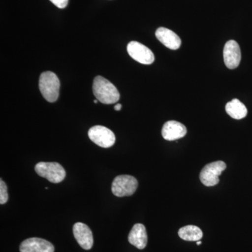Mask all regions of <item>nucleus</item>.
I'll use <instances>...</instances> for the list:
<instances>
[{
    "mask_svg": "<svg viewBox=\"0 0 252 252\" xmlns=\"http://www.w3.org/2000/svg\"><path fill=\"white\" fill-rule=\"evenodd\" d=\"M73 233L77 243L84 250H89L94 245V236L92 231L87 225L84 223H75L73 226Z\"/></svg>",
    "mask_w": 252,
    "mask_h": 252,
    "instance_id": "9",
    "label": "nucleus"
},
{
    "mask_svg": "<svg viewBox=\"0 0 252 252\" xmlns=\"http://www.w3.org/2000/svg\"><path fill=\"white\" fill-rule=\"evenodd\" d=\"M90 140L99 147L109 148L116 142V137L114 132L107 127L102 126H95L89 130Z\"/></svg>",
    "mask_w": 252,
    "mask_h": 252,
    "instance_id": "6",
    "label": "nucleus"
},
{
    "mask_svg": "<svg viewBox=\"0 0 252 252\" xmlns=\"http://www.w3.org/2000/svg\"><path fill=\"white\" fill-rule=\"evenodd\" d=\"M128 241L131 245L139 250H143L146 248L148 242L147 230L142 223H136L132 227L128 235Z\"/></svg>",
    "mask_w": 252,
    "mask_h": 252,
    "instance_id": "13",
    "label": "nucleus"
},
{
    "mask_svg": "<svg viewBox=\"0 0 252 252\" xmlns=\"http://www.w3.org/2000/svg\"><path fill=\"white\" fill-rule=\"evenodd\" d=\"M127 51L132 59L144 64L154 63L155 56L150 49L137 41H131L127 44Z\"/></svg>",
    "mask_w": 252,
    "mask_h": 252,
    "instance_id": "7",
    "label": "nucleus"
},
{
    "mask_svg": "<svg viewBox=\"0 0 252 252\" xmlns=\"http://www.w3.org/2000/svg\"><path fill=\"white\" fill-rule=\"evenodd\" d=\"M54 245L47 240L31 238L24 240L20 245L21 252H54Z\"/></svg>",
    "mask_w": 252,
    "mask_h": 252,
    "instance_id": "10",
    "label": "nucleus"
},
{
    "mask_svg": "<svg viewBox=\"0 0 252 252\" xmlns=\"http://www.w3.org/2000/svg\"><path fill=\"white\" fill-rule=\"evenodd\" d=\"M196 244H197V245H201L202 243H201V242H200V241H197Z\"/></svg>",
    "mask_w": 252,
    "mask_h": 252,
    "instance_id": "19",
    "label": "nucleus"
},
{
    "mask_svg": "<svg viewBox=\"0 0 252 252\" xmlns=\"http://www.w3.org/2000/svg\"><path fill=\"white\" fill-rule=\"evenodd\" d=\"M225 111L230 117L235 119H242L248 115V109L243 102L238 99H232L225 105Z\"/></svg>",
    "mask_w": 252,
    "mask_h": 252,
    "instance_id": "14",
    "label": "nucleus"
},
{
    "mask_svg": "<svg viewBox=\"0 0 252 252\" xmlns=\"http://www.w3.org/2000/svg\"><path fill=\"white\" fill-rule=\"evenodd\" d=\"M156 36L164 46L168 49L177 50L180 49L182 41L180 36L171 30L165 28H159L156 32Z\"/></svg>",
    "mask_w": 252,
    "mask_h": 252,
    "instance_id": "12",
    "label": "nucleus"
},
{
    "mask_svg": "<svg viewBox=\"0 0 252 252\" xmlns=\"http://www.w3.org/2000/svg\"><path fill=\"white\" fill-rule=\"evenodd\" d=\"M93 91L96 99L103 104H114L120 99V94L117 88L101 76L94 78Z\"/></svg>",
    "mask_w": 252,
    "mask_h": 252,
    "instance_id": "1",
    "label": "nucleus"
},
{
    "mask_svg": "<svg viewBox=\"0 0 252 252\" xmlns=\"http://www.w3.org/2000/svg\"><path fill=\"white\" fill-rule=\"evenodd\" d=\"M97 102H98V100H97V99H94V103H95V104H96V103H97Z\"/></svg>",
    "mask_w": 252,
    "mask_h": 252,
    "instance_id": "20",
    "label": "nucleus"
},
{
    "mask_svg": "<svg viewBox=\"0 0 252 252\" xmlns=\"http://www.w3.org/2000/svg\"><path fill=\"white\" fill-rule=\"evenodd\" d=\"M138 187V182L132 176H117L112 185V191L115 196H130L135 193Z\"/></svg>",
    "mask_w": 252,
    "mask_h": 252,
    "instance_id": "4",
    "label": "nucleus"
},
{
    "mask_svg": "<svg viewBox=\"0 0 252 252\" xmlns=\"http://www.w3.org/2000/svg\"><path fill=\"white\" fill-rule=\"evenodd\" d=\"M50 1L59 9H64L67 6L69 0H50Z\"/></svg>",
    "mask_w": 252,
    "mask_h": 252,
    "instance_id": "17",
    "label": "nucleus"
},
{
    "mask_svg": "<svg viewBox=\"0 0 252 252\" xmlns=\"http://www.w3.org/2000/svg\"><path fill=\"white\" fill-rule=\"evenodd\" d=\"M187 127L185 125L175 121H170L164 124L162 135L165 140L173 141L182 138L187 135Z\"/></svg>",
    "mask_w": 252,
    "mask_h": 252,
    "instance_id": "11",
    "label": "nucleus"
},
{
    "mask_svg": "<svg viewBox=\"0 0 252 252\" xmlns=\"http://www.w3.org/2000/svg\"><path fill=\"white\" fill-rule=\"evenodd\" d=\"M7 190V187L4 181L0 180V204L1 205H4L8 201L9 195H8Z\"/></svg>",
    "mask_w": 252,
    "mask_h": 252,
    "instance_id": "16",
    "label": "nucleus"
},
{
    "mask_svg": "<svg viewBox=\"0 0 252 252\" xmlns=\"http://www.w3.org/2000/svg\"><path fill=\"white\" fill-rule=\"evenodd\" d=\"M60 81L52 72H43L39 81V90L43 97L49 102H54L59 97Z\"/></svg>",
    "mask_w": 252,
    "mask_h": 252,
    "instance_id": "2",
    "label": "nucleus"
},
{
    "mask_svg": "<svg viewBox=\"0 0 252 252\" xmlns=\"http://www.w3.org/2000/svg\"><path fill=\"white\" fill-rule=\"evenodd\" d=\"M226 168L224 162L215 161L207 164L200 174V180L206 187H214L220 182L219 177Z\"/></svg>",
    "mask_w": 252,
    "mask_h": 252,
    "instance_id": "5",
    "label": "nucleus"
},
{
    "mask_svg": "<svg viewBox=\"0 0 252 252\" xmlns=\"http://www.w3.org/2000/svg\"><path fill=\"white\" fill-rule=\"evenodd\" d=\"M35 171L38 175L54 184L63 182L66 177L65 170L56 162H38L35 165Z\"/></svg>",
    "mask_w": 252,
    "mask_h": 252,
    "instance_id": "3",
    "label": "nucleus"
},
{
    "mask_svg": "<svg viewBox=\"0 0 252 252\" xmlns=\"http://www.w3.org/2000/svg\"><path fill=\"white\" fill-rule=\"evenodd\" d=\"M179 236L186 241H199L203 238V232L196 225H186L180 228L178 232Z\"/></svg>",
    "mask_w": 252,
    "mask_h": 252,
    "instance_id": "15",
    "label": "nucleus"
},
{
    "mask_svg": "<svg viewBox=\"0 0 252 252\" xmlns=\"http://www.w3.org/2000/svg\"><path fill=\"white\" fill-rule=\"evenodd\" d=\"M122 108V105L121 104H117L114 106V109H115L116 111H120Z\"/></svg>",
    "mask_w": 252,
    "mask_h": 252,
    "instance_id": "18",
    "label": "nucleus"
},
{
    "mask_svg": "<svg viewBox=\"0 0 252 252\" xmlns=\"http://www.w3.org/2000/svg\"><path fill=\"white\" fill-rule=\"evenodd\" d=\"M223 59L225 66L230 69L238 67L241 61V51L237 41L230 40L225 44Z\"/></svg>",
    "mask_w": 252,
    "mask_h": 252,
    "instance_id": "8",
    "label": "nucleus"
}]
</instances>
